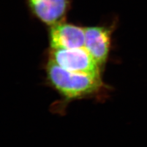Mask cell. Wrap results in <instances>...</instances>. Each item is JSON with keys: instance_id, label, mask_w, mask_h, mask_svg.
Instances as JSON below:
<instances>
[{"instance_id": "6da1fadb", "label": "cell", "mask_w": 147, "mask_h": 147, "mask_svg": "<svg viewBox=\"0 0 147 147\" xmlns=\"http://www.w3.org/2000/svg\"><path fill=\"white\" fill-rule=\"evenodd\" d=\"M45 70L47 84L60 98L53 104L55 113H63L72 101L93 98L104 88L101 76L69 71L50 59Z\"/></svg>"}, {"instance_id": "277c9868", "label": "cell", "mask_w": 147, "mask_h": 147, "mask_svg": "<svg viewBox=\"0 0 147 147\" xmlns=\"http://www.w3.org/2000/svg\"><path fill=\"white\" fill-rule=\"evenodd\" d=\"M112 31V28L103 26L85 28V47L101 68L109 58Z\"/></svg>"}, {"instance_id": "5b68a950", "label": "cell", "mask_w": 147, "mask_h": 147, "mask_svg": "<svg viewBox=\"0 0 147 147\" xmlns=\"http://www.w3.org/2000/svg\"><path fill=\"white\" fill-rule=\"evenodd\" d=\"M27 1L33 14L50 26L63 22L69 6V0H27Z\"/></svg>"}, {"instance_id": "3957f363", "label": "cell", "mask_w": 147, "mask_h": 147, "mask_svg": "<svg viewBox=\"0 0 147 147\" xmlns=\"http://www.w3.org/2000/svg\"><path fill=\"white\" fill-rule=\"evenodd\" d=\"M51 49H72L85 47V28L63 22L50 26L49 33Z\"/></svg>"}, {"instance_id": "7a4b0ae2", "label": "cell", "mask_w": 147, "mask_h": 147, "mask_svg": "<svg viewBox=\"0 0 147 147\" xmlns=\"http://www.w3.org/2000/svg\"><path fill=\"white\" fill-rule=\"evenodd\" d=\"M49 59L69 71L101 76V67L85 47L72 49H51Z\"/></svg>"}]
</instances>
